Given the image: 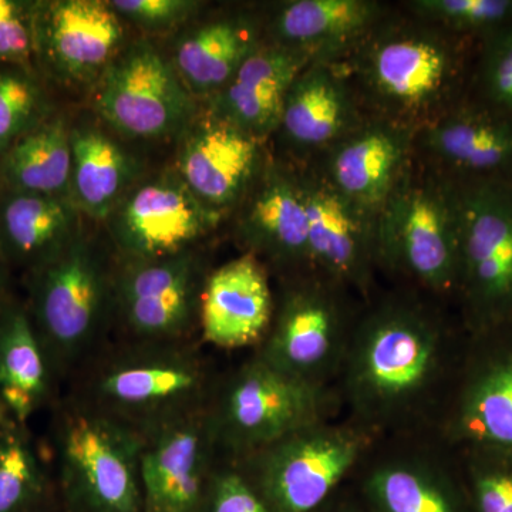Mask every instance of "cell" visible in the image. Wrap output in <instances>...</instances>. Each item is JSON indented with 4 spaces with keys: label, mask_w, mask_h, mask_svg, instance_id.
I'll return each mask as SVG.
<instances>
[{
    "label": "cell",
    "mask_w": 512,
    "mask_h": 512,
    "mask_svg": "<svg viewBox=\"0 0 512 512\" xmlns=\"http://www.w3.org/2000/svg\"><path fill=\"white\" fill-rule=\"evenodd\" d=\"M466 338L457 342L420 303L389 299L357 320L342 370L366 430L399 423L434 389L453 384Z\"/></svg>",
    "instance_id": "6da1fadb"
},
{
    "label": "cell",
    "mask_w": 512,
    "mask_h": 512,
    "mask_svg": "<svg viewBox=\"0 0 512 512\" xmlns=\"http://www.w3.org/2000/svg\"><path fill=\"white\" fill-rule=\"evenodd\" d=\"M201 340L111 338L70 379L67 396L140 439L207 412L221 376Z\"/></svg>",
    "instance_id": "7a4b0ae2"
},
{
    "label": "cell",
    "mask_w": 512,
    "mask_h": 512,
    "mask_svg": "<svg viewBox=\"0 0 512 512\" xmlns=\"http://www.w3.org/2000/svg\"><path fill=\"white\" fill-rule=\"evenodd\" d=\"M340 63L366 114L416 131L464 100V39L410 13H389Z\"/></svg>",
    "instance_id": "3957f363"
},
{
    "label": "cell",
    "mask_w": 512,
    "mask_h": 512,
    "mask_svg": "<svg viewBox=\"0 0 512 512\" xmlns=\"http://www.w3.org/2000/svg\"><path fill=\"white\" fill-rule=\"evenodd\" d=\"M116 255L86 228L47 264L23 276L25 306L57 386L113 336Z\"/></svg>",
    "instance_id": "277c9868"
},
{
    "label": "cell",
    "mask_w": 512,
    "mask_h": 512,
    "mask_svg": "<svg viewBox=\"0 0 512 512\" xmlns=\"http://www.w3.org/2000/svg\"><path fill=\"white\" fill-rule=\"evenodd\" d=\"M52 409L49 463L60 512H144L140 437L67 394Z\"/></svg>",
    "instance_id": "5b68a950"
},
{
    "label": "cell",
    "mask_w": 512,
    "mask_h": 512,
    "mask_svg": "<svg viewBox=\"0 0 512 512\" xmlns=\"http://www.w3.org/2000/svg\"><path fill=\"white\" fill-rule=\"evenodd\" d=\"M377 265L436 295L457 293L460 222L457 185L419 157L376 218Z\"/></svg>",
    "instance_id": "8992f818"
},
{
    "label": "cell",
    "mask_w": 512,
    "mask_h": 512,
    "mask_svg": "<svg viewBox=\"0 0 512 512\" xmlns=\"http://www.w3.org/2000/svg\"><path fill=\"white\" fill-rule=\"evenodd\" d=\"M326 392L272 369L258 356L221 376L208 407L221 460H244L295 430L322 420Z\"/></svg>",
    "instance_id": "52a82bcc"
},
{
    "label": "cell",
    "mask_w": 512,
    "mask_h": 512,
    "mask_svg": "<svg viewBox=\"0 0 512 512\" xmlns=\"http://www.w3.org/2000/svg\"><path fill=\"white\" fill-rule=\"evenodd\" d=\"M285 281L256 356L282 375L325 389L342 370L355 328L343 298L346 289L315 271Z\"/></svg>",
    "instance_id": "ba28073f"
},
{
    "label": "cell",
    "mask_w": 512,
    "mask_h": 512,
    "mask_svg": "<svg viewBox=\"0 0 512 512\" xmlns=\"http://www.w3.org/2000/svg\"><path fill=\"white\" fill-rule=\"evenodd\" d=\"M97 119L126 140H177L202 109L150 37L130 40L92 92Z\"/></svg>",
    "instance_id": "9c48e42d"
},
{
    "label": "cell",
    "mask_w": 512,
    "mask_h": 512,
    "mask_svg": "<svg viewBox=\"0 0 512 512\" xmlns=\"http://www.w3.org/2000/svg\"><path fill=\"white\" fill-rule=\"evenodd\" d=\"M467 332L512 319V180L456 183Z\"/></svg>",
    "instance_id": "30bf717a"
},
{
    "label": "cell",
    "mask_w": 512,
    "mask_h": 512,
    "mask_svg": "<svg viewBox=\"0 0 512 512\" xmlns=\"http://www.w3.org/2000/svg\"><path fill=\"white\" fill-rule=\"evenodd\" d=\"M369 441L365 427L319 420L235 464L275 512H316L359 463Z\"/></svg>",
    "instance_id": "8fae6325"
},
{
    "label": "cell",
    "mask_w": 512,
    "mask_h": 512,
    "mask_svg": "<svg viewBox=\"0 0 512 512\" xmlns=\"http://www.w3.org/2000/svg\"><path fill=\"white\" fill-rule=\"evenodd\" d=\"M210 272L204 248L154 261L116 258V338L137 342L200 338L201 298Z\"/></svg>",
    "instance_id": "7c38bea8"
},
{
    "label": "cell",
    "mask_w": 512,
    "mask_h": 512,
    "mask_svg": "<svg viewBox=\"0 0 512 512\" xmlns=\"http://www.w3.org/2000/svg\"><path fill=\"white\" fill-rule=\"evenodd\" d=\"M444 429L456 453L512 457V319L467 332Z\"/></svg>",
    "instance_id": "4fadbf2b"
},
{
    "label": "cell",
    "mask_w": 512,
    "mask_h": 512,
    "mask_svg": "<svg viewBox=\"0 0 512 512\" xmlns=\"http://www.w3.org/2000/svg\"><path fill=\"white\" fill-rule=\"evenodd\" d=\"M227 215L202 204L174 168L144 174L104 221L121 261H154L204 248Z\"/></svg>",
    "instance_id": "5bb4252c"
},
{
    "label": "cell",
    "mask_w": 512,
    "mask_h": 512,
    "mask_svg": "<svg viewBox=\"0 0 512 512\" xmlns=\"http://www.w3.org/2000/svg\"><path fill=\"white\" fill-rule=\"evenodd\" d=\"M127 28L109 0H37V72L47 84L93 92L130 43Z\"/></svg>",
    "instance_id": "9a60e30c"
},
{
    "label": "cell",
    "mask_w": 512,
    "mask_h": 512,
    "mask_svg": "<svg viewBox=\"0 0 512 512\" xmlns=\"http://www.w3.org/2000/svg\"><path fill=\"white\" fill-rule=\"evenodd\" d=\"M232 215L238 244L268 271L284 279L312 271L308 214L295 165L271 154Z\"/></svg>",
    "instance_id": "2e32d148"
},
{
    "label": "cell",
    "mask_w": 512,
    "mask_h": 512,
    "mask_svg": "<svg viewBox=\"0 0 512 512\" xmlns=\"http://www.w3.org/2000/svg\"><path fill=\"white\" fill-rule=\"evenodd\" d=\"M174 171L198 201L231 217L271 157L259 140L202 107L177 138Z\"/></svg>",
    "instance_id": "e0dca14e"
},
{
    "label": "cell",
    "mask_w": 512,
    "mask_h": 512,
    "mask_svg": "<svg viewBox=\"0 0 512 512\" xmlns=\"http://www.w3.org/2000/svg\"><path fill=\"white\" fill-rule=\"evenodd\" d=\"M308 214L312 271L369 299L377 265L376 220L312 167L295 165Z\"/></svg>",
    "instance_id": "ac0fdd59"
},
{
    "label": "cell",
    "mask_w": 512,
    "mask_h": 512,
    "mask_svg": "<svg viewBox=\"0 0 512 512\" xmlns=\"http://www.w3.org/2000/svg\"><path fill=\"white\" fill-rule=\"evenodd\" d=\"M416 158V130L367 116L312 165L339 194L372 218Z\"/></svg>",
    "instance_id": "d6986e66"
},
{
    "label": "cell",
    "mask_w": 512,
    "mask_h": 512,
    "mask_svg": "<svg viewBox=\"0 0 512 512\" xmlns=\"http://www.w3.org/2000/svg\"><path fill=\"white\" fill-rule=\"evenodd\" d=\"M366 116L342 63L313 60L286 96L272 137L279 148L275 156L293 165L311 164Z\"/></svg>",
    "instance_id": "ffe728a7"
},
{
    "label": "cell",
    "mask_w": 512,
    "mask_h": 512,
    "mask_svg": "<svg viewBox=\"0 0 512 512\" xmlns=\"http://www.w3.org/2000/svg\"><path fill=\"white\" fill-rule=\"evenodd\" d=\"M416 154L454 183L512 180V117L460 101L416 131Z\"/></svg>",
    "instance_id": "44dd1931"
},
{
    "label": "cell",
    "mask_w": 512,
    "mask_h": 512,
    "mask_svg": "<svg viewBox=\"0 0 512 512\" xmlns=\"http://www.w3.org/2000/svg\"><path fill=\"white\" fill-rule=\"evenodd\" d=\"M207 412L141 439L144 512H197L200 508L220 460Z\"/></svg>",
    "instance_id": "7402d4cb"
},
{
    "label": "cell",
    "mask_w": 512,
    "mask_h": 512,
    "mask_svg": "<svg viewBox=\"0 0 512 512\" xmlns=\"http://www.w3.org/2000/svg\"><path fill=\"white\" fill-rule=\"evenodd\" d=\"M265 39L264 8L234 6L207 18L198 16L181 29L168 57L188 92L202 104L220 92Z\"/></svg>",
    "instance_id": "603a6c76"
},
{
    "label": "cell",
    "mask_w": 512,
    "mask_h": 512,
    "mask_svg": "<svg viewBox=\"0 0 512 512\" xmlns=\"http://www.w3.org/2000/svg\"><path fill=\"white\" fill-rule=\"evenodd\" d=\"M268 268L244 252L211 269L201 298L202 345L224 350L258 348L275 315Z\"/></svg>",
    "instance_id": "cb8c5ba5"
},
{
    "label": "cell",
    "mask_w": 512,
    "mask_h": 512,
    "mask_svg": "<svg viewBox=\"0 0 512 512\" xmlns=\"http://www.w3.org/2000/svg\"><path fill=\"white\" fill-rule=\"evenodd\" d=\"M264 12L268 42L342 62L390 9L376 0H285Z\"/></svg>",
    "instance_id": "d4e9b609"
},
{
    "label": "cell",
    "mask_w": 512,
    "mask_h": 512,
    "mask_svg": "<svg viewBox=\"0 0 512 512\" xmlns=\"http://www.w3.org/2000/svg\"><path fill=\"white\" fill-rule=\"evenodd\" d=\"M313 60L306 53L265 39L220 92L204 101L202 107L212 116L271 143L289 89Z\"/></svg>",
    "instance_id": "484cf974"
},
{
    "label": "cell",
    "mask_w": 512,
    "mask_h": 512,
    "mask_svg": "<svg viewBox=\"0 0 512 512\" xmlns=\"http://www.w3.org/2000/svg\"><path fill=\"white\" fill-rule=\"evenodd\" d=\"M83 218L67 197L0 191V249L12 274L56 258L82 234Z\"/></svg>",
    "instance_id": "4316f807"
},
{
    "label": "cell",
    "mask_w": 512,
    "mask_h": 512,
    "mask_svg": "<svg viewBox=\"0 0 512 512\" xmlns=\"http://www.w3.org/2000/svg\"><path fill=\"white\" fill-rule=\"evenodd\" d=\"M70 201L84 218L104 222L143 177L140 160L101 124L72 121Z\"/></svg>",
    "instance_id": "83f0119b"
},
{
    "label": "cell",
    "mask_w": 512,
    "mask_h": 512,
    "mask_svg": "<svg viewBox=\"0 0 512 512\" xmlns=\"http://www.w3.org/2000/svg\"><path fill=\"white\" fill-rule=\"evenodd\" d=\"M56 387L25 302L13 296L0 305V402L28 426L33 414L56 402Z\"/></svg>",
    "instance_id": "f1b7e54d"
},
{
    "label": "cell",
    "mask_w": 512,
    "mask_h": 512,
    "mask_svg": "<svg viewBox=\"0 0 512 512\" xmlns=\"http://www.w3.org/2000/svg\"><path fill=\"white\" fill-rule=\"evenodd\" d=\"M72 121L56 111L0 156V191L67 197L72 178Z\"/></svg>",
    "instance_id": "f546056e"
},
{
    "label": "cell",
    "mask_w": 512,
    "mask_h": 512,
    "mask_svg": "<svg viewBox=\"0 0 512 512\" xmlns=\"http://www.w3.org/2000/svg\"><path fill=\"white\" fill-rule=\"evenodd\" d=\"M367 493L379 512H473L458 470H434L416 460L377 467Z\"/></svg>",
    "instance_id": "4dcf8cb0"
},
{
    "label": "cell",
    "mask_w": 512,
    "mask_h": 512,
    "mask_svg": "<svg viewBox=\"0 0 512 512\" xmlns=\"http://www.w3.org/2000/svg\"><path fill=\"white\" fill-rule=\"evenodd\" d=\"M0 512H60L52 466L18 421L0 431Z\"/></svg>",
    "instance_id": "1f68e13d"
},
{
    "label": "cell",
    "mask_w": 512,
    "mask_h": 512,
    "mask_svg": "<svg viewBox=\"0 0 512 512\" xmlns=\"http://www.w3.org/2000/svg\"><path fill=\"white\" fill-rule=\"evenodd\" d=\"M55 113L37 70L0 66V156Z\"/></svg>",
    "instance_id": "d6a6232c"
},
{
    "label": "cell",
    "mask_w": 512,
    "mask_h": 512,
    "mask_svg": "<svg viewBox=\"0 0 512 512\" xmlns=\"http://www.w3.org/2000/svg\"><path fill=\"white\" fill-rule=\"evenodd\" d=\"M414 18L460 39L481 42L512 25V0H410Z\"/></svg>",
    "instance_id": "836d02e7"
},
{
    "label": "cell",
    "mask_w": 512,
    "mask_h": 512,
    "mask_svg": "<svg viewBox=\"0 0 512 512\" xmlns=\"http://www.w3.org/2000/svg\"><path fill=\"white\" fill-rule=\"evenodd\" d=\"M473 512H512V457L456 453Z\"/></svg>",
    "instance_id": "e575fe53"
},
{
    "label": "cell",
    "mask_w": 512,
    "mask_h": 512,
    "mask_svg": "<svg viewBox=\"0 0 512 512\" xmlns=\"http://www.w3.org/2000/svg\"><path fill=\"white\" fill-rule=\"evenodd\" d=\"M128 28L144 37L178 33L200 16L204 3L197 0H109Z\"/></svg>",
    "instance_id": "d590c367"
},
{
    "label": "cell",
    "mask_w": 512,
    "mask_h": 512,
    "mask_svg": "<svg viewBox=\"0 0 512 512\" xmlns=\"http://www.w3.org/2000/svg\"><path fill=\"white\" fill-rule=\"evenodd\" d=\"M37 0H0V66L36 69Z\"/></svg>",
    "instance_id": "8d00e7d4"
},
{
    "label": "cell",
    "mask_w": 512,
    "mask_h": 512,
    "mask_svg": "<svg viewBox=\"0 0 512 512\" xmlns=\"http://www.w3.org/2000/svg\"><path fill=\"white\" fill-rule=\"evenodd\" d=\"M481 43L480 101L512 117V25Z\"/></svg>",
    "instance_id": "74e56055"
},
{
    "label": "cell",
    "mask_w": 512,
    "mask_h": 512,
    "mask_svg": "<svg viewBox=\"0 0 512 512\" xmlns=\"http://www.w3.org/2000/svg\"><path fill=\"white\" fill-rule=\"evenodd\" d=\"M197 512H275L235 463L218 460Z\"/></svg>",
    "instance_id": "f35d334b"
},
{
    "label": "cell",
    "mask_w": 512,
    "mask_h": 512,
    "mask_svg": "<svg viewBox=\"0 0 512 512\" xmlns=\"http://www.w3.org/2000/svg\"><path fill=\"white\" fill-rule=\"evenodd\" d=\"M13 274L10 271L5 258H3L2 249H0V305L13 298Z\"/></svg>",
    "instance_id": "ab89813d"
},
{
    "label": "cell",
    "mask_w": 512,
    "mask_h": 512,
    "mask_svg": "<svg viewBox=\"0 0 512 512\" xmlns=\"http://www.w3.org/2000/svg\"><path fill=\"white\" fill-rule=\"evenodd\" d=\"M13 421L15 420H13V417L10 416L8 409L5 407V404L0 402V431L6 429V427H8L9 424H12Z\"/></svg>",
    "instance_id": "60d3db41"
}]
</instances>
